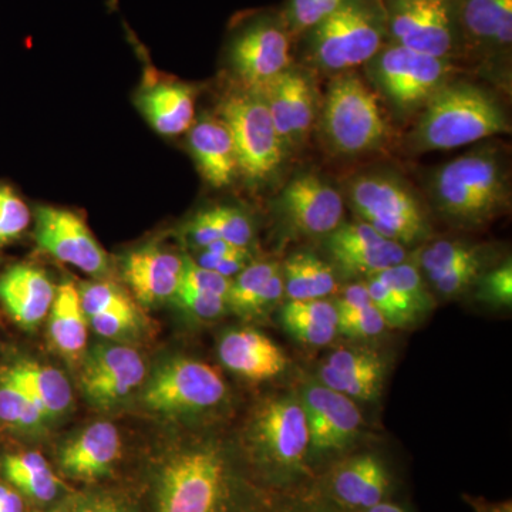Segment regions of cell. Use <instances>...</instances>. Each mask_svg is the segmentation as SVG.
I'll return each instance as SVG.
<instances>
[{"mask_svg":"<svg viewBox=\"0 0 512 512\" xmlns=\"http://www.w3.org/2000/svg\"><path fill=\"white\" fill-rule=\"evenodd\" d=\"M429 192L447 220L466 227L483 225L510 207L507 160L494 144L474 148L437 168Z\"/></svg>","mask_w":512,"mask_h":512,"instance_id":"6da1fadb","label":"cell"},{"mask_svg":"<svg viewBox=\"0 0 512 512\" xmlns=\"http://www.w3.org/2000/svg\"><path fill=\"white\" fill-rule=\"evenodd\" d=\"M511 133L503 104L477 84L451 80L421 110L410 134L417 153L448 151L484 138Z\"/></svg>","mask_w":512,"mask_h":512,"instance_id":"7a4b0ae2","label":"cell"},{"mask_svg":"<svg viewBox=\"0 0 512 512\" xmlns=\"http://www.w3.org/2000/svg\"><path fill=\"white\" fill-rule=\"evenodd\" d=\"M239 481L220 444L205 441L168 458L157 487V512H238Z\"/></svg>","mask_w":512,"mask_h":512,"instance_id":"3957f363","label":"cell"},{"mask_svg":"<svg viewBox=\"0 0 512 512\" xmlns=\"http://www.w3.org/2000/svg\"><path fill=\"white\" fill-rule=\"evenodd\" d=\"M306 33V59L323 73L365 66L383 47L387 12L383 0H343Z\"/></svg>","mask_w":512,"mask_h":512,"instance_id":"277c9868","label":"cell"},{"mask_svg":"<svg viewBox=\"0 0 512 512\" xmlns=\"http://www.w3.org/2000/svg\"><path fill=\"white\" fill-rule=\"evenodd\" d=\"M249 443L255 463L278 487H292L309 474V431L301 400L272 397L256 410Z\"/></svg>","mask_w":512,"mask_h":512,"instance_id":"5b68a950","label":"cell"},{"mask_svg":"<svg viewBox=\"0 0 512 512\" xmlns=\"http://www.w3.org/2000/svg\"><path fill=\"white\" fill-rule=\"evenodd\" d=\"M346 198L360 221L403 247L431 235L423 201L400 175L390 171L357 174L349 180Z\"/></svg>","mask_w":512,"mask_h":512,"instance_id":"8992f818","label":"cell"},{"mask_svg":"<svg viewBox=\"0 0 512 512\" xmlns=\"http://www.w3.org/2000/svg\"><path fill=\"white\" fill-rule=\"evenodd\" d=\"M319 124L326 146L340 156L370 153L387 138L376 94L352 73H340L329 84Z\"/></svg>","mask_w":512,"mask_h":512,"instance_id":"52a82bcc","label":"cell"},{"mask_svg":"<svg viewBox=\"0 0 512 512\" xmlns=\"http://www.w3.org/2000/svg\"><path fill=\"white\" fill-rule=\"evenodd\" d=\"M365 66L369 82L402 116L423 110L456 73L450 59L423 55L394 43L382 47Z\"/></svg>","mask_w":512,"mask_h":512,"instance_id":"ba28073f","label":"cell"},{"mask_svg":"<svg viewBox=\"0 0 512 512\" xmlns=\"http://www.w3.org/2000/svg\"><path fill=\"white\" fill-rule=\"evenodd\" d=\"M217 116L234 140L239 174L258 184L278 173L288 150L261 94L235 90L221 101Z\"/></svg>","mask_w":512,"mask_h":512,"instance_id":"9c48e42d","label":"cell"},{"mask_svg":"<svg viewBox=\"0 0 512 512\" xmlns=\"http://www.w3.org/2000/svg\"><path fill=\"white\" fill-rule=\"evenodd\" d=\"M387 35L394 45L440 59H453L460 46L456 0H389Z\"/></svg>","mask_w":512,"mask_h":512,"instance_id":"30bf717a","label":"cell"},{"mask_svg":"<svg viewBox=\"0 0 512 512\" xmlns=\"http://www.w3.org/2000/svg\"><path fill=\"white\" fill-rule=\"evenodd\" d=\"M288 29L271 16L249 20L228 45V63L241 89L261 93L291 67Z\"/></svg>","mask_w":512,"mask_h":512,"instance_id":"8fae6325","label":"cell"},{"mask_svg":"<svg viewBox=\"0 0 512 512\" xmlns=\"http://www.w3.org/2000/svg\"><path fill=\"white\" fill-rule=\"evenodd\" d=\"M225 394L227 386L214 367L200 360L175 359L154 373L143 402L151 412L174 416L212 409Z\"/></svg>","mask_w":512,"mask_h":512,"instance_id":"7c38bea8","label":"cell"},{"mask_svg":"<svg viewBox=\"0 0 512 512\" xmlns=\"http://www.w3.org/2000/svg\"><path fill=\"white\" fill-rule=\"evenodd\" d=\"M37 245L57 261L76 266L86 274L103 278L110 262L86 222L72 211L40 207L36 211Z\"/></svg>","mask_w":512,"mask_h":512,"instance_id":"4fadbf2b","label":"cell"},{"mask_svg":"<svg viewBox=\"0 0 512 512\" xmlns=\"http://www.w3.org/2000/svg\"><path fill=\"white\" fill-rule=\"evenodd\" d=\"M309 431V457L329 456L352 446L363 416L349 397L322 383L305 387L301 399Z\"/></svg>","mask_w":512,"mask_h":512,"instance_id":"5bb4252c","label":"cell"},{"mask_svg":"<svg viewBox=\"0 0 512 512\" xmlns=\"http://www.w3.org/2000/svg\"><path fill=\"white\" fill-rule=\"evenodd\" d=\"M326 248L333 264L348 278H370L407 259L406 247L362 221L342 222L326 237Z\"/></svg>","mask_w":512,"mask_h":512,"instance_id":"9a60e30c","label":"cell"},{"mask_svg":"<svg viewBox=\"0 0 512 512\" xmlns=\"http://www.w3.org/2000/svg\"><path fill=\"white\" fill-rule=\"evenodd\" d=\"M279 208L293 231L308 237H328L343 222L342 194L318 174L293 178L279 198Z\"/></svg>","mask_w":512,"mask_h":512,"instance_id":"2e32d148","label":"cell"},{"mask_svg":"<svg viewBox=\"0 0 512 512\" xmlns=\"http://www.w3.org/2000/svg\"><path fill=\"white\" fill-rule=\"evenodd\" d=\"M259 94L286 150L301 147L311 134L318 114V99L311 77L291 66Z\"/></svg>","mask_w":512,"mask_h":512,"instance_id":"e0dca14e","label":"cell"},{"mask_svg":"<svg viewBox=\"0 0 512 512\" xmlns=\"http://www.w3.org/2000/svg\"><path fill=\"white\" fill-rule=\"evenodd\" d=\"M144 377L146 365L137 350L100 346L84 360L80 386L94 406L111 407L130 396Z\"/></svg>","mask_w":512,"mask_h":512,"instance_id":"ac0fdd59","label":"cell"},{"mask_svg":"<svg viewBox=\"0 0 512 512\" xmlns=\"http://www.w3.org/2000/svg\"><path fill=\"white\" fill-rule=\"evenodd\" d=\"M392 476L373 453L345 458L326 477V494L343 510L363 512L387 500Z\"/></svg>","mask_w":512,"mask_h":512,"instance_id":"d6986e66","label":"cell"},{"mask_svg":"<svg viewBox=\"0 0 512 512\" xmlns=\"http://www.w3.org/2000/svg\"><path fill=\"white\" fill-rule=\"evenodd\" d=\"M218 355L231 372L255 382L274 379L288 367L284 350L255 329L229 330L222 336Z\"/></svg>","mask_w":512,"mask_h":512,"instance_id":"ffe728a7","label":"cell"},{"mask_svg":"<svg viewBox=\"0 0 512 512\" xmlns=\"http://www.w3.org/2000/svg\"><path fill=\"white\" fill-rule=\"evenodd\" d=\"M183 264L184 256L150 245L127 256L123 275L138 301L153 305L174 298Z\"/></svg>","mask_w":512,"mask_h":512,"instance_id":"44dd1931","label":"cell"},{"mask_svg":"<svg viewBox=\"0 0 512 512\" xmlns=\"http://www.w3.org/2000/svg\"><path fill=\"white\" fill-rule=\"evenodd\" d=\"M56 288L42 269L16 265L0 278V301L20 326L36 328L52 308Z\"/></svg>","mask_w":512,"mask_h":512,"instance_id":"7402d4cb","label":"cell"},{"mask_svg":"<svg viewBox=\"0 0 512 512\" xmlns=\"http://www.w3.org/2000/svg\"><path fill=\"white\" fill-rule=\"evenodd\" d=\"M188 148L208 184L227 187L238 173L234 140L218 116H202L188 130Z\"/></svg>","mask_w":512,"mask_h":512,"instance_id":"603a6c76","label":"cell"},{"mask_svg":"<svg viewBox=\"0 0 512 512\" xmlns=\"http://www.w3.org/2000/svg\"><path fill=\"white\" fill-rule=\"evenodd\" d=\"M458 26L471 45L497 59L510 56L512 0H458Z\"/></svg>","mask_w":512,"mask_h":512,"instance_id":"cb8c5ba5","label":"cell"},{"mask_svg":"<svg viewBox=\"0 0 512 512\" xmlns=\"http://www.w3.org/2000/svg\"><path fill=\"white\" fill-rule=\"evenodd\" d=\"M120 454L119 430L113 424L101 421L67 443L60 454V466L69 477L93 481L106 476Z\"/></svg>","mask_w":512,"mask_h":512,"instance_id":"d4e9b609","label":"cell"},{"mask_svg":"<svg viewBox=\"0 0 512 512\" xmlns=\"http://www.w3.org/2000/svg\"><path fill=\"white\" fill-rule=\"evenodd\" d=\"M137 106L158 134L180 136L195 121V90L183 83L150 84L138 93Z\"/></svg>","mask_w":512,"mask_h":512,"instance_id":"484cf974","label":"cell"},{"mask_svg":"<svg viewBox=\"0 0 512 512\" xmlns=\"http://www.w3.org/2000/svg\"><path fill=\"white\" fill-rule=\"evenodd\" d=\"M9 379L18 383L32 397L47 419L62 416L72 404L73 393L69 380L62 372L39 363H19L3 370Z\"/></svg>","mask_w":512,"mask_h":512,"instance_id":"4316f807","label":"cell"},{"mask_svg":"<svg viewBox=\"0 0 512 512\" xmlns=\"http://www.w3.org/2000/svg\"><path fill=\"white\" fill-rule=\"evenodd\" d=\"M282 325L303 345L326 346L338 335L339 313L326 299L288 301L281 312Z\"/></svg>","mask_w":512,"mask_h":512,"instance_id":"83f0119b","label":"cell"},{"mask_svg":"<svg viewBox=\"0 0 512 512\" xmlns=\"http://www.w3.org/2000/svg\"><path fill=\"white\" fill-rule=\"evenodd\" d=\"M87 323L79 288L70 282L56 288L49 325L50 338L56 349L69 357L79 356L86 348Z\"/></svg>","mask_w":512,"mask_h":512,"instance_id":"f1b7e54d","label":"cell"},{"mask_svg":"<svg viewBox=\"0 0 512 512\" xmlns=\"http://www.w3.org/2000/svg\"><path fill=\"white\" fill-rule=\"evenodd\" d=\"M285 295L289 301L325 299L338 289L335 271L311 252H296L282 266Z\"/></svg>","mask_w":512,"mask_h":512,"instance_id":"f546056e","label":"cell"},{"mask_svg":"<svg viewBox=\"0 0 512 512\" xmlns=\"http://www.w3.org/2000/svg\"><path fill=\"white\" fill-rule=\"evenodd\" d=\"M2 470L20 493L40 503L55 500L62 488V483L47 464L45 457L35 451L9 454L3 460Z\"/></svg>","mask_w":512,"mask_h":512,"instance_id":"4dcf8cb0","label":"cell"},{"mask_svg":"<svg viewBox=\"0 0 512 512\" xmlns=\"http://www.w3.org/2000/svg\"><path fill=\"white\" fill-rule=\"evenodd\" d=\"M39 404L18 383L0 373V421L20 430H33L47 421Z\"/></svg>","mask_w":512,"mask_h":512,"instance_id":"1f68e13d","label":"cell"},{"mask_svg":"<svg viewBox=\"0 0 512 512\" xmlns=\"http://www.w3.org/2000/svg\"><path fill=\"white\" fill-rule=\"evenodd\" d=\"M384 285L389 286L394 293L400 296L406 305L414 312L417 318L433 308L434 301L427 291L426 282L416 262H409V259L402 264L392 266L386 271L375 275Z\"/></svg>","mask_w":512,"mask_h":512,"instance_id":"d6a6232c","label":"cell"},{"mask_svg":"<svg viewBox=\"0 0 512 512\" xmlns=\"http://www.w3.org/2000/svg\"><path fill=\"white\" fill-rule=\"evenodd\" d=\"M487 255V249L480 245L468 244L464 241H436L427 245L417 256V268L424 274L431 275L446 271L464 262L473 261L480 256Z\"/></svg>","mask_w":512,"mask_h":512,"instance_id":"836d02e7","label":"cell"},{"mask_svg":"<svg viewBox=\"0 0 512 512\" xmlns=\"http://www.w3.org/2000/svg\"><path fill=\"white\" fill-rule=\"evenodd\" d=\"M281 269L276 262H251L234 279L228 293V306L238 313L248 315L252 303L266 282Z\"/></svg>","mask_w":512,"mask_h":512,"instance_id":"e575fe53","label":"cell"},{"mask_svg":"<svg viewBox=\"0 0 512 512\" xmlns=\"http://www.w3.org/2000/svg\"><path fill=\"white\" fill-rule=\"evenodd\" d=\"M386 373H369V375H349L333 370L332 367L323 365L319 370L320 383L333 392L343 394L349 399L370 400L377 399L382 390Z\"/></svg>","mask_w":512,"mask_h":512,"instance_id":"d590c367","label":"cell"},{"mask_svg":"<svg viewBox=\"0 0 512 512\" xmlns=\"http://www.w3.org/2000/svg\"><path fill=\"white\" fill-rule=\"evenodd\" d=\"M487 255L473 259V261L464 262L446 271L437 272V274L427 275L430 284L440 295L453 298L468 291L471 286L477 284L480 276L487 271Z\"/></svg>","mask_w":512,"mask_h":512,"instance_id":"8d00e7d4","label":"cell"},{"mask_svg":"<svg viewBox=\"0 0 512 512\" xmlns=\"http://www.w3.org/2000/svg\"><path fill=\"white\" fill-rule=\"evenodd\" d=\"M28 204L9 185H0V245L18 239L30 224Z\"/></svg>","mask_w":512,"mask_h":512,"instance_id":"74e56055","label":"cell"},{"mask_svg":"<svg viewBox=\"0 0 512 512\" xmlns=\"http://www.w3.org/2000/svg\"><path fill=\"white\" fill-rule=\"evenodd\" d=\"M370 299L377 311L382 313L387 326L390 328H406L410 323L416 322L417 316L406 302L394 293L389 286L383 284L377 276H370L366 281Z\"/></svg>","mask_w":512,"mask_h":512,"instance_id":"f35d334b","label":"cell"},{"mask_svg":"<svg viewBox=\"0 0 512 512\" xmlns=\"http://www.w3.org/2000/svg\"><path fill=\"white\" fill-rule=\"evenodd\" d=\"M221 239L237 247L248 248L254 229L245 212L234 207H214L205 210Z\"/></svg>","mask_w":512,"mask_h":512,"instance_id":"ab89813d","label":"cell"},{"mask_svg":"<svg viewBox=\"0 0 512 512\" xmlns=\"http://www.w3.org/2000/svg\"><path fill=\"white\" fill-rule=\"evenodd\" d=\"M477 296L493 306L511 308L512 305V264L511 259L487 269L477 281Z\"/></svg>","mask_w":512,"mask_h":512,"instance_id":"60d3db41","label":"cell"},{"mask_svg":"<svg viewBox=\"0 0 512 512\" xmlns=\"http://www.w3.org/2000/svg\"><path fill=\"white\" fill-rule=\"evenodd\" d=\"M343 0H291L286 29L293 35L308 32L323 19L328 18Z\"/></svg>","mask_w":512,"mask_h":512,"instance_id":"b9f144b4","label":"cell"},{"mask_svg":"<svg viewBox=\"0 0 512 512\" xmlns=\"http://www.w3.org/2000/svg\"><path fill=\"white\" fill-rule=\"evenodd\" d=\"M80 301H82L83 311L86 313L87 320L100 313L110 311V309L119 308L133 302L130 298L110 282H90L79 288Z\"/></svg>","mask_w":512,"mask_h":512,"instance_id":"7bdbcfd3","label":"cell"},{"mask_svg":"<svg viewBox=\"0 0 512 512\" xmlns=\"http://www.w3.org/2000/svg\"><path fill=\"white\" fill-rule=\"evenodd\" d=\"M140 316L133 302L110 311L100 313L89 319L97 335L107 339H119L138 328Z\"/></svg>","mask_w":512,"mask_h":512,"instance_id":"ee69618b","label":"cell"},{"mask_svg":"<svg viewBox=\"0 0 512 512\" xmlns=\"http://www.w3.org/2000/svg\"><path fill=\"white\" fill-rule=\"evenodd\" d=\"M387 328L382 313L375 305L357 311L339 313L338 332L349 338L370 339L382 335Z\"/></svg>","mask_w":512,"mask_h":512,"instance_id":"f6af8a7d","label":"cell"},{"mask_svg":"<svg viewBox=\"0 0 512 512\" xmlns=\"http://www.w3.org/2000/svg\"><path fill=\"white\" fill-rule=\"evenodd\" d=\"M326 366L349 375H367V373H386L382 357L375 352L362 349H339L330 355Z\"/></svg>","mask_w":512,"mask_h":512,"instance_id":"bcb514c9","label":"cell"},{"mask_svg":"<svg viewBox=\"0 0 512 512\" xmlns=\"http://www.w3.org/2000/svg\"><path fill=\"white\" fill-rule=\"evenodd\" d=\"M232 279L225 278L218 272L202 268L190 256H184L183 272H181V288L195 289V291L215 293V295L228 298ZM178 286V288H180Z\"/></svg>","mask_w":512,"mask_h":512,"instance_id":"7dc6e473","label":"cell"},{"mask_svg":"<svg viewBox=\"0 0 512 512\" xmlns=\"http://www.w3.org/2000/svg\"><path fill=\"white\" fill-rule=\"evenodd\" d=\"M178 305L198 319H215L227 311L228 302L224 296L215 293L195 291V289L178 288L174 298Z\"/></svg>","mask_w":512,"mask_h":512,"instance_id":"c3c4849f","label":"cell"},{"mask_svg":"<svg viewBox=\"0 0 512 512\" xmlns=\"http://www.w3.org/2000/svg\"><path fill=\"white\" fill-rule=\"evenodd\" d=\"M66 512H134L126 500L111 493L79 495L66 505Z\"/></svg>","mask_w":512,"mask_h":512,"instance_id":"681fc988","label":"cell"},{"mask_svg":"<svg viewBox=\"0 0 512 512\" xmlns=\"http://www.w3.org/2000/svg\"><path fill=\"white\" fill-rule=\"evenodd\" d=\"M194 261L202 268L211 269L225 278L234 279L242 269L251 264V255H249V251L234 255H215L211 252L201 251L200 256Z\"/></svg>","mask_w":512,"mask_h":512,"instance_id":"f907efd6","label":"cell"},{"mask_svg":"<svg viewBox=\"0 0 512 512\" xmlns=\"http://www.w3.org/2000/svg\"><path fill=\"white\" fill-rule=\"evenodd\" d=\"M282 296H285L284 276H282V268L268 282L262 291L256 296L254 303H252L249 313H261L266 309L272 308L276 303L281 301Z\"/></svg>","mask_w":512,"mask_h":512,"instance_id":"816d5d0a","label":"cell"},{"mask_svg":"<svg viewBox=\"0 0 512 512\" xmlns=\"http://www.w3.org/2000/svg\"><path fill=\"white\" fill-rule=\"evenodd\" d=\"M187 232L192 245L198 249L207 248L208 245L212 244V242L217 241V239H221L220 235H218L217 229L212 225V222L210 218H208V215L205 214V211L200 212V214L190 222Z\"/></svg>","mask_w":512,"mask_h":512,"instance_id":"f5cc1de1","label":"cell"},{"mask_svg":"<svg viewBox=\"0 0 512 512\" xmlns=\"http://www.w3.org/2000/svg\"><path fill=\"white\" fill-rule=\"evenodd\" d=\"M370 305L373 303L366 282L348 286L335 302L338 313L357 311V309L367 308Z\"/></svg>","mask_w":512,"mask_h":512,"instance_id":"db71d44e","label":"cell"},{"mask_svg":"<svg viewBox=\"0 0 512 512\" xmlns=\"http://www.w3.org/2000/svg\"><path fill=\"white\" fill-rule=\"evenodd\" d=\"M0 512H25L20 495L3 484H0Z\"/></svg>","mask_w":512,"mask_h":512,"instance_id":"11a10c76","label":"cell"},{"mask_svg":"<svg viewBox=\"0 0 512 512\" xmlns=\"http://www.w3.org/2000/svg\"><path fill=\"white\" fill-rule=\"evenodd\" d=\"M468 505L476 512H512L511 501H493L484 500V498L468 497L464 495Z\"/></svg>","mask_w":512,"mask_h":512,"instance_id":"9f6ffc18","label":"cell"},{"mask_svg":"<svg viewBox=\"0 0 512 512\" xmlns=\"http://www.w3.org/2000/svg\"><path fill=\"white\" fill-rule=\"evenodd\" d=\"M285 512H336V510L322 503H305L293 505V507H289Z\"/></svg>","mask_w":512,"mask_h":512,"instance_id":"6f0895ef","label":"cell"},{"mask_svg":"<svg viewBox=\"0 0 512 512\" xmlns=\"http://www.w3.org/2000/svg\"><path fill=\"white\" fill-rule=\"evenodd\" d=\"M363 512H409L402 505L390 503V501H383V503L375 505V507L369 508V510Z\"/></svg>","mask_w":512,"mask_h":512,"instance_id":"680465c9","label":"cell"},{"mask_svg":"<svg viewBox=\"0 0 512 512\" xmlns=\"http://www.w3.org/2000/svg\"><path fill=\"white\" fill-rule=\"evenodd\" d=\"M47 512H66V507L59 508V510L47 511Z\"/></svg>","mask_w":512,"mask_h":512,"instance_id":"91938a15","label":"cell"}]
</instances>
